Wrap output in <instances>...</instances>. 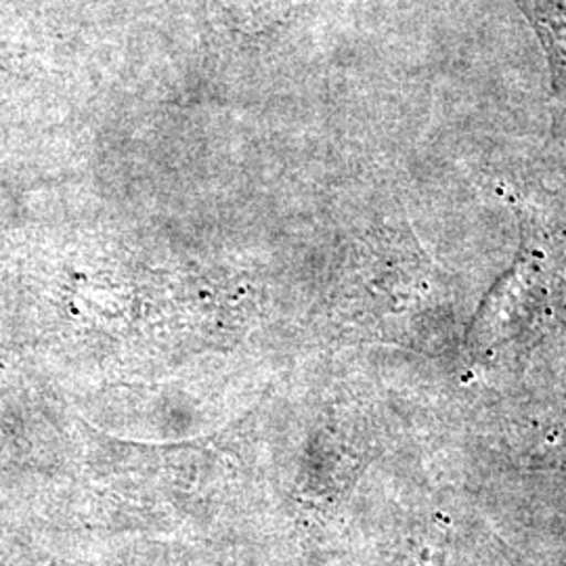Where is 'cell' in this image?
Masks as SVG:
<instances>
[{"mask_svg": "<svg viewBox=\"0 0 566 566\" xmlns=\"http://www.w3.org/2000/svg\"><path fill=\"white\" fill-rule=\"evenodd\" d=\"M546 46L554 84L566 102V0H518Z\"/></svg>", "mask_w": 566, "mask_h": 566, "instance_id": "cell-1", "label": "cell"}]
</instances>
